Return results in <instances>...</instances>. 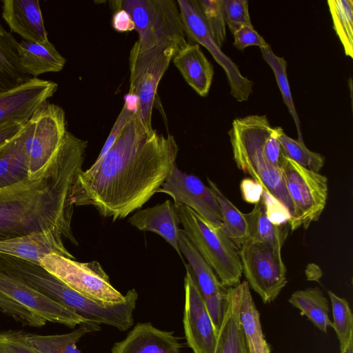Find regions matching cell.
Masks as SVG:
<instances>
[{"mask_svg":"<svg viewBox=\"0 0 353 353\" xmlns=\"http://www.w3.org/2000/svg\"><path fill=\"white\" fill-rule=\"evenodd\" d=\"M282 153L299 165L319 172L325 163L321 154L309 150L303 142L288 137L282 130L279 136Z\"/></svg>","mask_w":353,"mask_h":353,"instance_id":"d6a6232c","label":"cell"},{"mask_svg":"<svg viewBox=\"0 0 353 353\" xmlns=\"http://www.w3.org/2000/svg\"><path fill=\"white\" fill-rule=\"evenodd\" d=\"M157 192L170 195L174 206H187L206 221L222 224L219 205L211 189L197 176L180 170L176 164Z\"/></svg>","mask_w":353,"mask_h":353,"instance_id":"4fadbf2b","label":"cell"},{"mask_svg":"<svg viewBox=\"0 0 353 353\" xmlns=\"http://www.w3.org/2000/svg\"><path fill=\"white\" fill-rule=\"evenodd\" d=\"M172 61L186 83L199 95H208L214 70L199 44L188 43L175 54Z\"/></svg>","mask_w":353,"mask_h":353,"instance_id":"44dd1931","label":"cell"},{"mask_svg":"<svg viewBox=\"0 0 353 353\" xmlns=\"http://www.w3.org/2000/svg\"><path fill=\"white\" fill-rule=\"evenodd\" d=\"M340 353H353V338L351 339Z\"/></svg>","mask_w":353,"mask_h":353,"instance_id":"ee69618b","label":"cell"},{"mask_svg":"<svg viewBox=\"0 0 353 353\" xmlns=\"http://www.w3.org/2000/svg\"><path fill=\"white\" fill-rule=\"evenodd\" d=\"M88 141L67 131L48 163L25 179L0 188V241L55 230L77 245L72 231L73 192Z\"/></svg>","mask_w":353,"mask_h":353,"instance_id":"7a4b0ae2","label":"cell"},{"mask_svg":"<svg viewBox=\"0 0 353 353\" xmlns=\"http://www.w3.org/2000/svg\"><path fill=\"white\" fill-rule=\"evenodd\" d=\"M0 353H39L26 339V332L20 330L0 332Z\"/></svg>","mask_w":353,"mask_h":353,"instance_id":"8d00e7d4","label":"cell"},{"mask_svg":"<svg viewBox=\"0 0 353 353\" xmlns=\"http://www.w3.org/2000/svg\"><path fill=\"white\" fill-rule=\"evenodd\" d=\"M0 312H1V310H0Z\"/></svg>","mask_w":353,"mask_h":353,"instance_id":"f6af8a7d","label":"cell"},{"mask_svg":"<svg viewBox=\"0 0 353 353\" xmlns=\"http://www.w3.org/2000/svg\"><path fill=\"white\" fill-rule=\"evenodd\" d=\"M262 57L265 62L270 66L275 75L277 84L282 94L283 99L294 121L297 132L298 139L303 142V138L301 129V123L293 102L290 87L287 76V62L284 57L276 55L270 46L260 48Z\"/></svg>","mask_w":353,"mask_h":353,"instance_id":"1f68e13d","label":"cell"},{"mask_svg":"<svg viewBox=\"0 0 353 353\" xmlns=\"http://www.w3.org/2000/svg\"><path fill=\"white\" fill-rule=\"evenodd\" d=\"M183 328L187 344L194 353H214L217 332L199 293L192 272L185 264Z\"/></svg>","mask_w":353,"mask_h":353,"instance_id":"5bb4252c","label":"cell"},{"mask_svg":"<svg viewBox=\"0 0 353 353\" xmlns=\"http://www.w3.org/2000/svg\"><path fill=\"white\" fill-rule=\"evenodd\" d=\"M179 247L182 256L188 262L197 288L218 333L228 306L230 288L221 283L213 269L188 239L183 229L179 230Z\"/></svg>","mask_w":353,"mask_h":353,"instance_id":"7c38bea8","label":"cell"},{"mask_svg":"<svg viewBox=\"0 0 353 353\" xmlns=\"http://www.w3.org/2000/svg\"><path fill=\"white\" fill-rule=\"evenodd\" d=\"M242 286L230 288L229 299L214 353H249L240 321Z\"/></svg>","mask_w":353,"mask_h":353,"instance_id":"603a6c76","label":"cell"},{"mask_svg":"<svg viewBox=\"0 0 353 353\" xmlns=\"http://www.w3.org/2000/svg\"><path fill=\"white\" fill-rule=\"evenodd\" d=\"M40 265L71 289L93 299L118 303L124 299L97 261L82 263L53 253L41 259Z\"/></svg>","mask_w":353,"mask_h":353,"instance_id":"30bf717a","label":"cell"},{"mask_svg":"<svg viewBox=\"0 0 353 353\" xmlns=\"http://www.w3.org/2000/svg\"><path fill=\"white\" fill-rule=\"evenodd\" d=\"M179 48L172 43L141 48L136 41L130 52V93L138 99V114L152 131V114L159 83Z\"/></svg>","mask_w":353,"mask_h":353,"instance_id":"8992f818","label":"cell"},{"mask_svg":"<svg viewBox=\"0 0 353 353\" xmlns=\"http://www.w3.org/2000/svg\"><path fill=\"white\" fill-rule=\"evenodd\" d=\"M195 1L213 39L221 48L226 39L223 0Z\"/></svg>","mask_w":353,"mask_h":353,"instance_id":"e575fe53","label":"cell"},{"mask_svg":"<svg viewBox=\"0 0 353 353\" xmlns=\"http://www.w3.org/2000/svg\"><path fill=\"white\" fill-rule=\"evenodd\" d=\"M225 23L233 34L243 26H253L246 0H223Z\"/></svg>","mask_w":353,"mask_h":353,"instance_id":"d590c367","label":"cell"},{"mask_svg":"<svg viewBox=\"0 0 353 353\" xmlns=\"http://www.w3.org/2000/svg\"><path fill=\"white\" fill-rule=\"evenodd\" d=\"M134 113V112H132L123 105L97 160L101 159L111 148L118 136L131 119Z\"/></svg>","mask_w":353,"mask_h":353,"instance_id":"ab89813d","label":"cell"},{"mask_svg":"<svg viewBox=\"0 0 353 353\" xmlns=\"http://www.w3.org/2000/svg\"><path fill=\"white\" fill-rule=\"evenodd\" d=\"M66 132L63 108L48 101L42 103L23 129V150L30 175L48 163Z\"/></svg>","mask_w":353,"mask_h":353,"instance_id":"ba28073f","label":"cell"},{"mask_svg":"<svg viewBox=\"0 0 353 353\" xmlns=\"http://www.w3.org/2000/svg\"><path fill=\"white\" fill-rule=\"evenodd\" d=\"M100 330L99 324L86 321L66 334L41 335L26 332V339L39 353H81L77 346L80 339L88 333Z\"/></svg>","mask_w":353,"mask_h":353,"instance_id":"d4e9b609","label":"cell"},{"mask_svg":"<svg viewBox=\"0 0 353 353\" xmlns=\"http://www.w3.org/2000/svg\"><path fill=\"white\" fill-rule=\"evenodd\" d=\"M189 43L201 44L212 55L224 70L230 87L231 95L239 102L248 100L253 90V81L245 77L238 66L225 55L213 39L195 0L176 1Z\"/></svg>","mask_w":353,"mask_h":353,"instance_id":"8fae6325","label":"cell"},{"mask_svg":"<svg viewBox=\"0 0 353 353\" xmlns=\"http://www.w3.org/2000/svg\"><path fill=\"white\" fill-rule=\"evenodd\" d=\"M208 187L214 194L222 216L221 227L225 234L239 248L249 239L245 213L241 212L222 192L216 183L208 179Z\"/></svg>","mask_w":353,"mask_h":353,"instance_id":"83f0119b","label":"cell"},{"mask_svg":"<svg viewBox=\"0 0 353 353\" xmlns=\"http://www.w3.org/2000/svg\"><path fill=\"white\" fill-rule=\"evenodd\" d=\"M282 130L272 127L265 115H250L234 119L228 134L236 166L283 205L291 216L293 205L279 167Z\"/></svg>","mask_w":353,"mask_h":353,"instance_id":"3957f363","label":"cell"},{"mask_svg":"<svg viewBox=\"0 0 353 353\" xmlns=\"http://www.w3.org/2000/svg\"><path fill=\"white\" fill-rule=\"evenodd\" d=\"M23 129L0 156V188L17 183L30 175L23 150Z\"/></svg>","mask_w":353,"mask_h":353,"instance_id":"f546056e","label":"cell"},{"mask_svg":"<svg viewBox=\"0 0 353 353\" xmlns=\"http://www.w3.org/2000/svg\"><path fill=\"white\" fill-rule=\"evenodd\" d=\"M19 63L22 72L28 77L62 70L66 59L49 41L34 43L21 40L17 44Z\"/></svg>","mask_w":353,"mask_h":353,"instance_id":"7402d4cb","label":"cell"},{"mask_svg":"<svg viewBox=\"0 0 353 353\" xmlns=\"http://www.w3.org/2000/svg\"><path fill=\"white\" fill-rule=\"evenodd\" d=\"M242 272L264 303L273 302L287 284L281 248L248 239L239 250Z\"/></svg>","mask_w":353,"mask_h":353,"instance_id":"9c48e42d","label":"cell"},{"mask_svg":"<svg viewBox=\"0 0 353 353\" xmlns=\"http://www.w3.org/2000/svg\"><path fill=\"white\" fill-rule=\"evenodd\" d=\"M240 321L244 332L249 353H271L263 333L260 314L252 299L246 281L241 282Z\"/></svg>","mask_w":353,"mask_h":353,"instance_id":"cb8c5ba5","label":"cell"},{"mask_svg":"<svg viewBox=\"0 0 353 353\" xmlns=\"http://www.w3.org/2000/svg\"><path fill=\"white\" fill-rule=\"evenodd\" d=\"M279 167L293 205L289 221L292 231L319 220L327 199V178L286 157L281 151Z\"/></svg>","mask_w":353,"mask_h":353,"instance_id":"52a82bcc","label":"cell"},{"mask_svg":"<svg viewBox=\"0 0 353 353\" xmlns=\"http://www.w3.org/2000/svg\"><path fill=\"white\" fill-rule=\"evenodd\" d=\"M113 10L122 8L131 16L141 48L172 43L179 50L187 43L181 12L174 0L110 1Z\"/></svg>","mask_w":353,"mask_h":353,"instance_id":"5b68a950","label":"cell"},{"mask_svg":"<svg viewBox=\"0 0 353 353\" xmlns=\"http://www.w3.org/2000/svg\"><path fill=\"white\" fill-rule=\"evenodd\" d=\"M179 149L173 136L148 130L134 113L108 152L79 174L74 205H92L113 221L126 217L162 186Z\"/></svg>","mask_w":353,"mask_h":353,"instance_id":"6da1fadb","label":"cell"},{"mask_svg":"<svg viewBox=\"0 0 353 353\" xmlns=\"http://www.w3.org/2000/svg\"><path fill=\"white\" fill-rule=\"evenodd\" d=\"M128 222L139 230L153 232L161 236L184 262L179 247L180 220L175 206L170 200L139 210L129 218Z\"/></svg>","mask_w":353,"mask_h":353,"instance_id":"ffe728a7","label":"cell"},{"mask_svg":"<svg viewBox=\"0 0 353 353\" xmlns=\"http://www.w3.org/2000/svg\"><path fill=\"white\" fill-rule=\"evenodd\" d=\"M234 46L240 50L251 46L265 48L270 46L265 39L254 29L253 26H243L233 34Z\"/></svg>","mask_w":353,"mask_h":353,"instance_id":"74e56055","label":"cell"},{"mask_svg":"<svg viewBox=\"0 0 353 353\" xmlns=\"http://www.w3.org/2000/svg\"><path fill=\"white\" fill-rule=\"evenodd\" d=\"M175 208L186 236L221 283L227 288L239 285L243 272L239 249L221 225L206 221L187 206L178 205Z\"/></svg>","mask_w":353,"mask_h":353,"instance_id":"277c9868","label":"cell"},{"mask_svg":"<svg viewBox=\"0 0 353 353\" xmlns=\"http://www.w3.org/2000/svg\"><path fill=\"white\" fill-rule=\"evenodd\" d=\"M112 28L117 32H125L135 29L134 23L129 13L122 8L113 10Z\"/></svg>","mask_w":353,"mask_h":353,"instance_id":"b9f144b4","label":"cell"},{"mask_svg":"<svg viewBox=\"0 0 353 353\" xmlns=\"http://www.w3.org/2000/svg\"><path fill=\"white\" fill-rule=\"evenodd\" d=\"M245 216L248 239L282 248L288 237L290 224L278 225L273 223L267 215L265 205L261 199L249 213L245 214Z\"/></svg>","mask_w":353,"mask_h":353,"instance_id":"484cf974","label":"cell"},{"mask_svg":"<svg viewBox=\"0 0 353 353\" xmlns=\"http://www.w3.org/2000/svg\"><path fill=\"white\" fill-rule=\"evenodd\" d=\"M182 347L174 332L159 330L150 322L138 323L113 345L111 353H181Z\"/></svg>","mask_w":353,"mask_h":353,"instance_id":"ac0fdd59","label":"cell"},{"mask_svg":"<svg viewBox=\"0 0 353 353\" xmlns=\"http://www.w3.org/2000/svg\"><path fill=\"white\" fill-rule=\"evenodd\" d=\"M17 44L12 34L0 23V90L12 88L30 78L20 68Z\"/></svg>","mask_w":353,"mask_h":353,"instance_id":"f1b7e54d","label":"cell"},{"mask_svg":"<svg viewBox=\"0 0 353 353\" xmlns=\"http://www.w3.org/2000/svg\"><path fill=\"white\" fill-rule=\"evenodd\" d=\"M327 294L332 304V327L339 341L341 350L353 338L352 313L348 302L345 299L339 297L332 291H328Z\"/></svg>","mask_w":353,"mask_h":353,"instance_id":"836d02e7","label":"cell"},{"mask_svg":"<svg viewBox=\"0 0 353 353\" xmlns=\"http://www.w3.org/2000/svg\"><path fill=\"white\" fill-rule=\"evenodd\" d=\"M26 123H10L0 126V156L3 154L11 142L20 134L24 128Z\"/></svg>","mask_w":353,"mask_h":353,"instance_id":"60d3db41","label":"cell"},{"mask_svg":"<svg viewBox=\"0 0 353 353\" xmlns=\"http://www.w3.org/2000/svg\"><path fill=\"white\" fill-rule=\"evenodd\" d=\"M0 293L14 301L46 322L74 328L86 321L23 281L0 270Z\"/></svg>","mask_w":353,"mask_h":353,"instance_id":"9a60e30c","label":"cell"},{"mask_svg":"<svg viewBox=\"0 0 353 353\" xmlns=\"http://www.w3.org/2000/svg\"><path fill=\"white\" fill-rule=\"evenodd\" d=\"M1 3V16L11 32L26 41H49L38 0H3Z\"/></svg>","mask_w":353,"mask_h":353,"instance_id":"d6986e66","label":"cell"},{"mask_svg":"<svg viewBox=\"0 0 353 353\" xmlns=\"http://www.w3.org/2000/svg\"><path fill=\"white\" fill-rule=\"evenodd\" d=\"M288 302L321 331L326 333L327 328L332 327L329 303L319 287L296 290L291 294Z\"/></svg>","mask_w":353,"mask_h":353,"instance_id":"4316f807","label":"cell"},{"mask_svg":"<svg viewBox=\"0 0 353 353\" xmlns=\"http://www.w3.org/2000/svg\"><path fill=\"white\" fill-rule=\"evenodd\" d=\"M333 28L347 56L353 58V1L329 0Z\"/></svg>","mask_w":353,"mask_h":353,"instance_id":"4dcf8cb0","label":"cell"},{"mask_svg":"<svg viewBox=\"0 0 353 353\" xmlns=\"http://www.w3.org/2000/svg\"><path fill=\"white\" fill-rule=\"evenodd\" d=\"M74 259L63 243V236L55 230L35 232L0 241V254L40 265V261L50 254Z\"/></svg>","mask_w":353,"mask_h":353,"instance_id":"e0dca14e","label":"cell"},{"mask_svg":"<svg viewBox=\"0 0 353 353\" xmlns=\"http://www.w3.org/2000/svg\"><path fill=\"white\" fill-rule=\"evenodd\" d=\"M261 199L265 205L267 215L273 223L281 225L289 223L290 214L283 205L263 190Z\"/></svg>","mask_w":353,"mask_h":353,"instance_id":"f35d334b","label":"cell"},{"mask_svg":"<svg viewBox=\"0 0 353 353\" xmlns=\"http://www.w3.org/2000/svg\"><path fill=\"white\" fill-rule=\"evenodd\" d=\"M57 88L54 81L30 77L16 86L0 90V126L27 123Z\"/></svg>","mask_w":353,"mask_h":353,"instance_id":"2e32d148","label":"cell"},{"mask_svg":"<svg viewBox=\"0 0 353 353\" xmlns=\"http://www.w3.org/2000/svg\"><path fill=\"white\" fill-rule=\"evenodd\" d=\"M243 199L251 203H256L261 199L263 188L253 179H245L241 183Z\"/></svg>","mask_w":353,"mask_h":353,"instance_id":"7bdbcfd3","label":"cell"}]
</instances>
